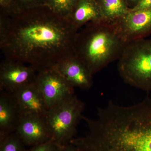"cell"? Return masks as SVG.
<instances>
[{"instance_id": "6da1fadb", "label": "cell", "mask_w": 151, "mask_h": 151, "mask_svg": "<svg viewBox=\"0 0 151 151\" xmlns=\"http://www.w3.org/2000/svg\"><path fill=\"white\" fill-rule=\"evenodd\" d=\"M78 32L68 19L45 6L13 16L0 14V48L5 58L37 72L73 55Z\"/></svg>"}, {"instance_id": "7a4b0ae2", "label": "cell", "mask_w": 151, "mask_h": 151, "mask_svg": "<svg viewBox=\"0 0 151 151\" xmlns=\"http://www.w3.org/2000/svg\"><path fill=\"white\" fill-rule=\"evenodd\" d=\"M89 132L70 144L80 151H151V97L122 106L110 100L96 119L83 116Z\"/></svg>"}, {"instance_id": "3957f363", "label": "cell", "mask_w": 151, "mask_h": 151, "mask_svg": "<svg viewBox=\"0 0 151 151\" xmlns=\"http://www.w3.org/2000/svg\"><path fill=\"white\" fill-rule=\"evenodd\" d=\"M127 45L115 23L91 22L77 32L73 55L93 75L111 63L119 60Z\"/></svg>"}, {"instance_id": "277c9868", "label": "cell", "mask_w": 151, "mask_h": 151, "mask_svg": "<svg viewBox=\"0 0 151 151\" xmlns=\"http://www.w3.org/2000/svg\"><path fill=\"white\" fill-rule=\"evenodd\" d=\"M118 70L124 82L145 91L151 90V39L127 44L119 59Z\"/></svg>"}, {"instance_id": "5b68a950", "label": "cell", "mask_w": 151, "mask_h": 151, "mask_svg": "<svg viewBox=\"0 0 151 151\" xmlns=\"http://www.w3.org/2000/svg\"><path fill=\"white\" fill-rule=\"evenodd\" d=\"M85 106V103L75 94L63 103L48 110L45 119L52 139L58 145H65L74 138Z\"/></svg>"}, {"instance_id": "8992f818", "label": "cell", "mask_w": 151, "mask_h": 151, "mask_svg": "<svg viewBox=\"0 0 151 151\" xmlns=\"http://www.w3.org/2000/svg\"><path fill=\"white\" fill-rule=\"evenodd\" d=\"M36 82L48 110L75 95L74 87L67 82L55 67L37 72Z\"/></svg>"}, {"instance_id": "52a82bcc", "label": "cell", "mask_w": 151, "mask_h": 151, "mask_svg": "<svg viewBox=\"0 0 151 151\" xmlns=\"http://www.w3.org/2000/svg\"><path fill=\"white\" fill-rule=\"evenodd\" d=\"M37 73L29 65L5 58L0 64V90L14 93L35 81Z\"/></svg>"}, {"instance_id": "ba28073f", "label": "cell", "mask_w": 151, "mask_h": 151, "mask_svg": "<svg viewBox=\"0 0 151 151\" xmlns=\"http://www.w3.org/2000/svg\"><path fill=\"white\" fill-rule=\"evenodd\" d=\"M115 24L120 35L127 44L145 39L151 34V8L129 11Z\"/></svg>"}, {"instance_id": "9c48e42d", "label": "cell", "mask_w": 151, "mask_h": 151, "mask_svg": "<svg viewBox=\"0 0 151 151\" xmlns=\"http://www.w3.org/2000/svg\"><path fill=\"white\" fill-rule=\"evenodd\" d=\"M16 133L26 146L32 147L52 139L45 117L22 116Z\"/></svg>"}, {"instance_id": "30bf717a", "label": "cell", "mask_w": 151, "mask_h": 151, "mask_svg": "<svg viewBox=\"0 0 151 151\" xmlns=\"http://www.w3.org/2000/svg\"><path fill=\"white\" fill-rule=\"evenodd\" d=\"M12 94L22 116L45 117L48 110L36 80L18 89Z\"/></svg>"}, {"instance_id": "8fae6325", "label": "cell", "mask_w": 151, "mask_h": 151, "mask_svg": "<svg viewBox=\"0 0 151 151\" xmlns=\"http://www.w3.org/2000/svg\"><path fill=\"white\" fill-rule=\"evenodd\" d=\"M54 67L73 87L87 90L93 85V75L81 60L74 55Z\"/></svg>"}, {"instance_id": "7c38bea8", "label": "cell", "mask_w": 151, "mask_h": 151, "mask_svg": "<svg viewBox=\"0 0 151 151\" xmlns=\"http://www.w3.org/2000/svg\"><path fill=\"white\" fill-rule=\"evenodd\" d=\"M21 116L12 93L0 90V136L15 132Z\"/></svg>"}, {"instance_id": "4fadbf2b", "label": "cell", "mask_w": 151, "mask_h": 151, "mask_svg": "<svg viewBox=\"0 0 151 151\" xmlns=\"http://www.w3.org/2000/svg\"><path fill=\"white\" fill-rule=\"evenodd\" d=\"M68 19L78 31L90 22L103 20L100 7L95 0H77Z\"/></svg>"}, {"instance_id": "5bb4252c", "label": "cell", "mask_w": 151, "mask_h": 151, "mask_svg": "<svg viewBox=\"0 0 151 151\" xmlns=\"http://www.w3.org/2000/svg\"><path fill=\"white\" fill-rule=\"evenodd\" d=\"M100 11L103 20L116 23L129 13L130 8L124 0H95Z\"/></svg>"}, {"instance_id": "9a60e30c", "label": "cell", "mask_w": 151, "mask_h": 151, "mask_svg": "<svg viewBox=\"0 0 151 151\" xmlns=\"http://www.w3.org/2000/svg\"><path fill=\"white\" fill-rule=\"evenodd\" d=\"M77 0H45V6L53 13L67 18Z\"/></svg>"}, {"instance_id": "2e32d148", "label": "cell", "mask_w": 151, "mask_h": 151, "mask_svg": "<svg viewBox=\"0 0 151 151\" xmlns=\"http://www.w3.org/2000/svg\"><path fill=\"white\" fill-rule=\"evenodd\" d=\"M25 146L15 132L0 136V151H27Z\"/></svg>"}, {"instance_id": "e0dca14e", "label": "cell", "mask_w": 151, "mask_h": 151, "mask_svg": "<svg viewBox=\"0 0 151 151\" xmlns=\"http://www.w3.org/2000/svg\"><path fill=\"white\" fill-rule=\"evenodd\" d=\"M1 13L8 16L19 13L17 0H0Z\"/></svg>"}, {"instance_id": "ac0fdd59", "label": "cell", "mask_w": 151, "mask_h": 151, "mask_svg": "<svg viewBox=\"0 0 151 151\" xmlns=\"http://www.w3.org/2000/svg\"><path fill=\"white\" fill-rule=\"evenodd\" d=\"M17 3L20 13L45 6V0H17Z\"/></svg>"}, {"instance_id": "d6986e66", "label": "cell", "mask_w": 151, "mask_h": 151, "mask_svg": "<svg viewBox=\"0 0 151 151\" xmlns=\"http://www.w3.org/2000/svg\"><path fill=\"white\" fill-rule=\"evenodd\" d=\"M27 151H60V146L50 139L46 142L31 147Z\"/></svg>"}, {"instance_id": "ffe728a7", "label": "cell", "mask_w": 151, "mask_h": 151, "mask_svg": "<svg viewBox=\"0 0 151 151\" xmlns=\"http://www.w3.org/2000/svg\"><path fill=\"white\" fill-rule=\"evenodd\" d=\"M151 8V0H140L133 8L130 9L131 12L142 10Z\"/></svg>"}, {"instance_id": "44dd1931", "label": "cell", "mask_w": 151, "mask_h": 151, "mask_svg": "<svg viewBox=\"0 0 151 151\" xmlns=\"http://www.w3.org/2000/svg\"><path fill=\"white\" fill-rule=\"evenodd\" d=\"M60 151H80L70 143L67 145L60 146Z\"/></svg>"}, {"instance_id": "7402d4cb", "label": "cell", "mask_w": 151, "mask_h": 151, "mask_svg": "<svg viewBox=\"0 0 151 151\" xmlns=\"http://www.w3.org/2000/svg\"><path fill=\"white\" fill-rule=\"evenodd\" d=\"M130 9L133 8L140 0H124Z\"/></svg>"}]
</instances>
